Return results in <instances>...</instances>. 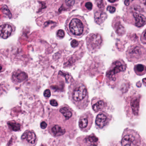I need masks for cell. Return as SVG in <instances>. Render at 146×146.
<instances>
[{
	"label": "cell",
	"mask_w": 146,
	"mask_h": 146,
	"mask_svg": "<svg viewBox=\"0 0 146 146\" xmlns=\"http://www.w3.org/2000/svg\"><path fill=\"white\" fill-rule=\"evenodd\" d=\"M84 7L85 10L87 11H91L93 9V5L92 2L90 1H84Z\"/></svg>",
	"instance_id": "603a6c76"
},
{
	"label": "cell",
	"mask_w": 146,
	"mask_h": 146,
	"mask_svg": "<svg viewBox=\"0 0 146 146\" xmlns=\"http://www.w3.org/2000/svg\"><path fill=\"white\" fill-rule=\"evenodd\" d=\"M82 142L84 146H97L99 143V139L95 135H90L84 137Z\"/></svg>",
	"instance_id": "9a60e30c"
},
{
	"label": "cell",
	"mask_w": 146,
	"mask_h": 146,
	"mask_svg": "<svg viewBox=\"0 0 146 146\" xmlns=\"http://www.w3.org/2000/svg\"><path fill=\"white\" fill-rule=\"evenodd\" d=\"M65 35L64 31L63 30L59 29L56 32V36L59 39H63Z\"/></svg>",
	"instance_id": "cb8c5ba5"
},
{
	"label": "cell",
	"mask_w": 146,
	"mask_h": 146,
	"mask_svg": "<svg viewBox=\"0 0 146 146\" xmlns=\"http://www.w3.org/2000/svg\"><path fill=\"white\" fill-rule=\"evenodd\" d=\"M47 126V124L45 121H42L40 123V127L41 129H45Z\"/></svg>",
	"instance_id": "4dcf8cb0"
},
{
	"label": "cell",
	"mask_w": 146,
	"mask_h": 146,
	"mask_svg": "<svg viewBox=\"0 0 146 146\" xmlns=\"http://www.w3.org/2000/svg\"><path fill=\"white\" fill-rule=\"evenodd\" d=\"M85 40L87 48L91 53L96 52L103 44V37L100 33H91L87 36Z\"/></svg>",
	"instance_id": "52a82bcc"
},
{
	"label": "cell",
	"mask_w": 146,
	"mask_h": 146,
	"mask_svg": "<svg viewBox=\"0 0 146 146\" xmlns=\"http://www.w3.org/2000/svg\"><path fill=\"white\" fill-rule=\"evenodd\" d=\"M92 106L93 110L95 112H98L105 109L107 106V103L103 99L94 97L92 99Z\"/></svg>",
	"instance_id": "4fadbf2b"
},
{
	"label": "cell",
	"mask_w": 146,
	"mask_h": 146,
	"mask_svg": "<svg viewBox=\"0 0 146 146\" xmlns=\"http://www.w3.org/2000/svg\"><path fill=\"white\" fill-rule=\"evenodd\" d=\"M139 135L133 130H125L122 136V146H138L141 142Z\"/></svg>",
	"instance_id": "ba28073f"
},
{
	"label": "cell",
	"mask_w": 146,
	"mask_h": 146,
	"mask_svg": "<svg viewBox=\"0 0 146 146\" xmlns=\"http://www.w3.org/2000/svg\"><path fill=\"white\" fill-rule=\"evenodd\" d=\"M65 29L70 36L77 39L82 38L89 31L86 19L84 17L79 15L69 17L66 21Z\"/></svg>",
	"instance_id": "7a4b0ae2"
},
{
	"label": "cell",
	"mask_w": 146,
	"mask_h": 146,
	"mask_svg": "<svg viewBox=\"0 0 146 146\" xmlns=\"http://www.w3.org/2000/svg\"><path fill=\"white\" fill-rule=\"evenodd\" d=\"M51 95V91L49 89H46L44 92V96L45 97L49 98Z\"/></svg>",
	"instance_id": "f1b7e54d"
},
{
	"label": "cell",
	"mask_w": 146,
	"mask_h": 146,
	"mask_svg": "<svg viewBox=\"0 0 146 146\" xmlns=\"http://www.w3.org/2000/svg\"><path fill=\"white\" fill-rule=\"evenodd\" d=\"M141 99V95L139 94H134L126 98L125 111L129 117L135 118L139 116Z\"/></svg>",
	"instance_id": "5b68a950"
},
{
	"label": "cell",
	"mask_w": 146,
	"mask_h": 146,
	"mask_svg": "<svg viewBox=\"0 0 146 146\" xmlns=\"http://www.w3.org/2000/svg\"><path fill=\"white\" fill-rule=\"evenodd\" d=\"M104 1H97V5L98 7L101 9V10H104L105 8V5H104Z\"/></svg>",
	"instance_id": "83f0119b"
},
{
	"label": "cell",
	"mask_w": 146,
	"mask_h": 146,
	"mask_svg": "<svg viewBox=\"0 0 146 146\" xmlns=\"http://www.w3.org/2000/svg\"><path fill=\"white\" fill-rule=\"evenodd\" d=\"M108 15L102 10H96L94 12V20L97 24H102L107 18Z\"/></svg>",
	"instance_id": "e0dca14e"
},
{
	"label": "cell",
	"mask_w": 146,
	"mask_h": 146,
	"mask_svg": "<svg viewBox=\"0 0 146 146\" xmlns=\"http://www.w3.org/2000/svg\"><path fill=\"white\" fill-rule=\"evenodd\" d=\"M112 26L116 33L119 36L123 35L126 32V30L122 23L119 17H116L113 19L112 23Z\"/></svg>",
	"instance_id": "7c38bea8"
},
{
	"label": "cell",
	"mask_w": 146,
	"mask_h": 146,
	"mask_svg": "<svg viewBox=\"0 0 146 146\" xmlns=\"http://www.w3.org/2000/svg\"><path fill=\"white\" fill-rule=\"evenodd\" d=\"M8 125L14 131H18L21 129V124L15 121H10L8 123Z\"/></svg>",
	"instance_id": "44dd1931"
},
{
	"label": "cell",
	"mask_w": 146,
	"mask_h": 146,
	"mask_svg": "<svg viewBox=\"0 0 146 146\" xmlns=\"http://www.w3.org/2000/svg\"><path fill=\"white\" fill-rule=\"evenodd\" d=\"M28 78L26 72L20 70L13 72L12 74L11 80L15 84L20 83L26 81Z\"/></svg>",
	"instance_id": "5bb4252c"
},
{
	"label": "cell",
	"mask_w": 146,
	"mask_h": 146,
	"mask_svg": "<svg viewBox=\"0 0 146 146\" xmlns=\"http://www.w3.org/2000/svg\"><path fill=\"white\" fill-rule=\"evenodd\" d=\"M50 103L53 106L56 107L58 106V102L57 100L54 99H52L50 100Z\"/></svg>",
	"instance_id": "f546056e"
},
{
	"label": "cell",
	"mask_w": 146,
	"mask_h": 146,
	"mask_svg": "<svg viewBox=\"0 0 146 146\" xmlns=\"http://www.w3.org/2000/svg\"><path fill=\"white\" fill-rule=\"evenodd\" d=\"M141 40L143 44L146 45V29L143 31L141 35Z\"/></svg>",
	"instance_id": "d4e9b609"
},
{
	"label": "cell",
	"mask_w": 146,
	"mask_h": 146,
	"mask_svg": "<svg viewBox=\"0 0 146 146\" xmlns=\"http://www.w3.org/2000/svg\"><path fill=\"white\" fill-rule=\"evenodd\" d=\"M126 58L130 62L137 63L146 60V47L139 42L130 45L127 48Z\"/></svg>",
	"instance_id": "277c9868"
},
{
	"label": "cell",
	"mask_w": 146,
	"mask_h": 146,
	"mask_svg": "<svg viewBox=\"0 0 146 146\" xmlns=\"http://www.w3.org/2000/svg\"><path fill=\"white\" fill-rule=\"evenodd\" d=\"M141 9V7L132 6L125 14L130 17L129 21H132L131 23L138 28H141L146 24V16L143 13Z\"/></svg>",
	"instance_id": "8992f818"
},
{
	"label": "cell",
	"mask_w": 146,
	"mask_h": 146,
	"mask_svg": "<svg viewBox=\"0 0 146 146\" xmlns=\"http://www.w3.org/2000/svg\"><path fill=\"white\" fill-rule=\"evenodd\" d=\"M59 112L64 117L65 120H69L71 119L73 116V111L69 107L64 106L60 108Z\"/></svg>",
	"instance_id": "d6986e66"
},
{
	"label": "cell",
	"mask_w": 146,
	"mask_h": 146,
	"mask_svg": "<svg viewBox=\"0 0 146 146\" xmlns=\"http://www.w3.org/2000/svg\"><path fill=\"white\" fill-rule=\"evenodd\" d=\"M70 100L77 107L84 109L88 105L89 94L86 84L81 79L73 80L68 87Z\"/></svg>",
	"instance_id": "6da1fadb"
},
{
	"label": "cell",
	"mask_w": 146,
	"mask_h": 146,
	"mask_svg": "<svg viewBox=\"0 0 146 146\" xmlns=\"http://www.w3.org/2000/svg\"><path fill=\"white\" fill-rule=\"evenodd\" d=\"M50 130L51 134L55 136L63 135L66 132L65 129L62 125L58 124L52 125Z\"/></svg>",
	"instance_id": "ac0fdd59"
},
{
	"label": "cell",
	"mask_w": 146,
	"mask_h": 146,
	"mask_svg": "<svg viewBox=\"0 0 146 146\" xmlns=\"http://www.w3.org/2000/svg\"><path fill=\"white\" fill-rule=\"evenodd\" d=\"M143 4L145 5V6L146 7V1H143Z\"/></svg>",
	"instance_id": "1f68e13d"
},
{
	"label": "cell",
	"mask_w": 146,
	"mask_h": 146,
	"mask_svg": "<svg viewBox=\"0 0 146 146\" xmlns=\"http://www.w3.org/2000/svg\"><path fill=\"white\" fill-rule=\"evenodd\" d=\"M134 70L137 76H143L146 73V66L141 64L135 65L134 66Z\"/></svg>",
	"instance_id": "ffe728a7"
},
{
	"label": "cell",
	"mask_w": 146,
	"mask_h": 146,
	"mask_svg": "<svg viewBox=\"0 0 146 146\" xmlns=\"http://www.w3.org/2000/svg\"><path fill=\"white\" fill-rule=\"evenodd\" d=\"M111 117L105 113H100L98 114L96 119V125L99 129H103L109 123Z\"/></svg>",
	"instance_id": "8fae6325"
},
{
	"label": "cell",
	"mask_w": 146,
	"mask_h": 146,
	"mask_svg": "<svg viewBox=\"0 0 146 146\" xmlns=\"http://www.w3.org/2000/svg\"><path fill=\"white\" fill-rule=\"evenodd\" d=\"M16 27L10 23H3L0 26V36L2 39H7L15 34Z\"/></svg>",
	"instance_id": "9c48e42d"
},
{
	"label": "cell",
	"mask_w": 146,
	"mask_h": 146,
	"mask_svg": "<svg viewBox=\"0 0 146 146\" xmlns=\"http://www.w3.org/2000/svg\"><path fill=\"white\" fill-rule=\"evenodd\" d=\"M116 7L112 6L109 5L107 8V10L111 13H113L116 11Z\"/></svg>",
	"instance_id": "4316f807"
},
{
	"label": "cell",
	"mask_w": 146,
	"mask_h": 146,
	"mask_svg": "<svg viewBox=\"0 0 146 146\" xmlns=\"http://www.w3.org/2000/svg\"><path fill=\"white\" fill-rule=\"evenodd\" d=\"M93 120V116L91 113L90 112L85 113L79 119V128L83 131H88L92 125Z\"/></svg>",
	"instance_id": "30bf717a"
},
{
	"label": "cell",
	"mask_w": 146,
	"mask_h": 146,
	"mask_svg": "<svg viewBox=\"0 0 146 146\" xmlns=\"http://www.w3.org/2000/svg\"><path fill=\"white\" fill-rule=\"evenodd\" d=\"M1 11L3 12V14L5 15V17L9 18V19L11 18L12 14L11 13L9 9H8V7L7 6L4 5L1 7Z\"/></svg>",
	"instance_id": "7402d4cb"
},
{
	"label": "cell",
	"mask_w": 146,
	"mask_h": 146,
	"mask_svg": "<svg viewBox=\"0 0 146 146\" xmlns=\"http://www.w3.org/2000/svg\"><path fill=\"white\" fill-rule=\"evenodd\" d=\"M127 64L123 60L113 61L106 73L105 81L108 86L114 88L117 86L127 70Z\"/></svg>",
	"instance_id": "3957f363"
},
{
	"label": "cell",
	"mask_w": 146,
	"mask_h": 146,
	"mask_svg": "<svg viewBox=\"0 0 146 146\" xmlns=\"http://www.w3.org/2000/svg\"><path fill=\"white\" fill-rule=\"evenodd\" d=\"M21 138L22 140H24L31 145L35 144L37 140L35 133L32 131H25L22 135Z\"/></svg>",
	"instance_id": "2e32d148"
},
{
	"label": "cell",
	"mask_w": 146,
	"mask_h": 146,
	"mask_svg": "<svg viewBox=\"0 0 146 146\" xmlns=\"http://www.w3.org/2000/svg\"><path fill=\"white\" fill-rule=\"evenodd\" d=\"M70 44L72 48H76L79 45V42L77 40L73 39L71 42Z\"/></svg>",
	"instance_id": "484cf974"
}]
</instances>
